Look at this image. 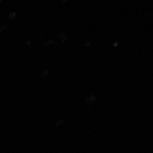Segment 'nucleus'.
Wrapping results in <instances>:
<instances>
[]
</instances>
